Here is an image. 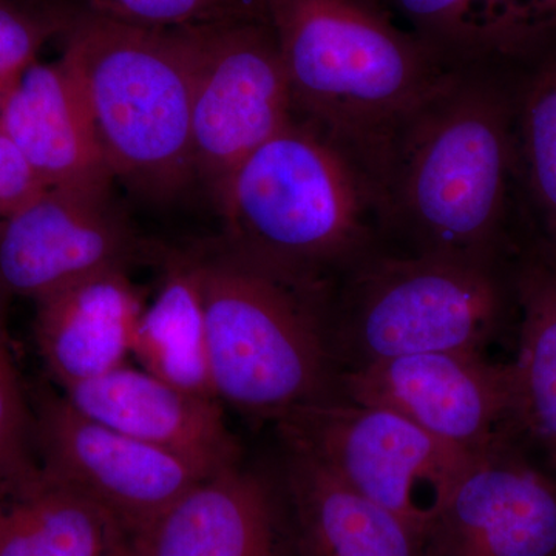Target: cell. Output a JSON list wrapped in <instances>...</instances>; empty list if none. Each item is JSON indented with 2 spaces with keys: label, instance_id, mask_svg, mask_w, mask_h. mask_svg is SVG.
Masks as SVG:
<instances>
[{
  "label": "cell",
  "instance_id": "6da1fadb",
  "mask_svg": "<svg viewBox=\"0 0 556 556\" xmlns=\"http://www.w3.org/2000/svg\"><path fill=\"white\" fill-rule=\"evenodd\" d=\"M515 109L481 60L404 121L372 169L383 248L501 268L518 175Z\"/></svg>",
  "mask_w": 556,
  "mask_h": 556
},
{
  "label": "cell",
  "instance_id": "7a4b0ae2",
  "mask_svg": "<svg viewBox=\"0 0 556 556\" xmlns=\"http://www.w3.org/2000/svg\"><path fill=\"white\" fill-rule=\"evenodd\" d=\"M291 90L308 121L372 169L394 131L460 65L399 27L378 0H265Z\"/></svg>",
  "mask_w": 556,
  "mask_h": 556
},
{
  "label": "cell",
  "instance_id": "3957f363",
  "mask_svg": "<svg viewBox=\"0 0 556 556\" xmlns=\"http://www.w3.org/2000/svg\"><path fill=\"white\" fill-rule=\"evenodd\" d=\"M214 203L230 247L328 287L383 247L367 167L298 116L239 164Z\"/></svg>",
  "mask_w": 556,
  "mask_h": 556
},
{
  "label": "cell",
  "instance_id": "277c9868",
  "mask_svg": "<svg viewBox=\"0 0 556 556\" xmlns=\"http://www.w3.org/2000/svg\"><path fill=\"white\" fill-rule=\"evenodd\" d=\"M195 252L218 401L278 422L342 399L329 328L332 287L283 273L223 239Z\"/></svg>",
  "mask_w": 556,
  "mask_h": 556
},
{
  "label": "cell",
  "instance_id": "5b68a950",
  "mask_svg": "<svg viewBox=\"0 0 556 556\" xmlns=\"http://www.w3.org/2000/svg\"><path fill=\"white\" fill-rule=\"evenodd\" d=\"M64 35L113 178L148 199L177 195L195 179L185 27H138L84 9Z\"/></svg>",
  "mask_w": 556,
  "mask_h": 556
},
{
  "label": "cell",
  "instance_id": "8992f818",
  "mask_svg": "<svg viewBox=\"0 0 556 556\" xmlns=\"http://www.w3.org/2000/svg\"><path fill=\"white\" fill-rule=\"evenodd\" d=\"M506 309L501 268L380 247L329 292L342 371L413 354L482 351Z\"/></svg>",
  "mask_w": 556,
  "mask_h": 556
},
{
  "label": "cell",
  "instance_id": "52a82bcc",
  "mask_svg": "<svg viewBox=\"0 0 556 556\" xmlns=\"http://www.w3.org/2000/svg\"><path fill=\"white\" fill-rule=\"evenodd\" d=\"M288 447L420 532L478 456L431 437L391 409L346 399L318 402L278 420ZM485 453V452H484Z\"/></svg>",
  "mask_w": 556,
  "mask_h": 556
},
{
  "label": "cell",
  "instance_id": "ba28073f",
  "mask_svg": "<svg viewBox=\"0 0 556 556\" xmlns=\"http://www.w3.org/2000/svg\"><path fill=\"white\" fill-rule=\"evenodd\" d=\"M192 56V156L212 200L239 164L294 118L268 16L185 27Z\"/></svg>",
  "mask_w": 556,
  "mask_h": 556
},
{
  "label": "cell",
  "instance_id": "9c48e42d",
  "mask_svg": "<svg viewBox=\"0 0 556 556\" xmlns=\"http://www.w3.org/2000/svg\"><path fill=\"white\" fill-rule=\"evenodd\" d=\"M340 390L346 401L391 409L473 455L507 441L515 428L510 365L492 364L482 351H437L345 369Z\"/></svg>",
  "mask_w": 556,
  "mask_h": 556
},
{
  "label": "cell",
  "instance_id": "30bf717a",
  "mask_svg": "<svg viewBox=\"0 0 556 556\" xmlns=\"http://www.w3.org/2000/svg\"><path fill=\"white\" fill-rule=\"evenodd\" d=\"M33 434L39 466L112 511L134 538L211 477L182 457L84 416L62 394L40 399Z\"/></svg>",
  "mask_w": 556,
  "mask_h": 556
},
{
  "label": "cell",
  "instance_id": "8fae6325",
  "mask_svg": "<svg viewBox=\"0 0 556 556\" xmlns=\"http://www.w3.org/2000/svg\"><path fill=\"white\" fill-rule=\"evenodd\" d=\"M112 188H47L0 222V299L36 300L109 269L137 252Z\"/></svg>",
  "mask_w": 556,
  "mask_h": 556
},
{
  "label": "cell",
  "instance_id": "7c38bea8",
  "mask_svg": "<svg viewBox=\"0 0 556 556\" xmlns=\"http://www.w3.org/2000/svg\"><path fill=\"white\" fill-rule=\"evenodd\" d=\"M422 556H556V479L500 442L427 527Z\"/></svg>",
  "mask_w": 556,
  "mask_h": 556
},
{
  "label": "cell",
  "instance_id": "4fadbf2b",
  "mask_svg": "<svg viewBox=\"0 0 556 556\" xmlns=\"http://www.w3.org/2000/svg\"><path fill=\"white\" fill-rule=\"evenodd\" d=\"M268 478L236 464L193 485L135 536L137 556H300Z\"/></svg>",
  "mask_w": 556,
  "mask_h": 556
},
{
  "label": "cell",
  "instance_id": "5bb4252c",
  "mask_svg": "<svg viewBox=\"0 0 556 556\" xmlns=\"http://www.w3.org/2000/svg\"><path fill=\"white\" fill-rule=\"evenodd\" d=\"M84 416L215 475L240 463L217 399L197 396L146 369L123 367L64 388Z\"/></svg>",
  "mask_w": 556,
  "mask_h": 556
},
{
  "label": "cell",
  "instance_id": "9a60e30c",
  "mask_svg": "<svg viewBox=\"0 0 556 556\" xmlns=\"http://www.w3.org/2000/svg\"><path fill=\"white\" fill-rule=\"evenodd\" d=\"M0 131L24 153L47 188H112L83 79L62 53L50 64L35 61L7 91Z\"/></svg>",
  "mask_w": 556,
  "mask_h": 556
},
{
  "label": "cell",
  "instance_id": "2e32d148",
  "mask_svg": "<svg viewBox=\"0 0 556 556\" xmlns=\"http://www.w3.org/2000/svg\"><path fill=\"white\" fill-rule=\"evenodd\" d=\"M35 339L61 390L126 365L144 308L127 269H109L36 300Z\"/></svg>",
  "mask_w": 556,
  "mask_h": 556
},
{
  "label": "cell",
  "instance_id": "e0dca14e",
  "mask_svg": "<svg viewBox=\"0 0 556 556\" xmlns=\"http://www.w3.org/2000/svg\"><path fill=\"white\" fill-rule=\"evenodd\" d=\"M287 495L300 556H422V532L288 447Z\"/></svg>",
  "mask_w": 556,
  "mask_h": 556
},
{
  "label": "cell",
  "instance_id": "ac0fdd59",
  "mask_svg": "<svg viewBox=\"0 0 556 556\" xmlns=\"http://www.w3.org/2000/svg\"><path fill=\"white\" fill-rule=\"evenodd\" d=\"M130 530L42 467L0 484V556H129Z\"/></svg>",
  "mask_w": 556,
  "mask_h": 556
},
{
  "label": "cell",
  "instance_id": "d6986e66",
  "mask_svg": "<svg viewBox=\"0 0 556 556\" xmlns=\"http://www.w3.org/2000/svg\"><path fill=\"white\" fill-rule=\"evenodd\" d=\"M155 298L135 329L131 356L156 378L217 399L208 364L206 311L197 252L169 254Z\"/></svg>",
  "mask_w": 556,
  "mask_h": 556
},
{
  "label": "cell",
  "instance_id": "ffe728a7",
  "mask_svg": "<svg viewBox=\"0 0 556 556\" xmlns=\"http://www.w3.org/2000/svg\"><path fill=\"white\" fill-rule=\"evenodd\" d=\"M521 311L518 356L510 364L515 428L556 475V258L527 262L515 278Z\"/></svg>",
  "mask_w": 556,
  "mask_h": 556
},
{
  "label": "cell",
  "instance_id": "44dd1931",
  "mask_svg": "<svg viewBox=\"0 0 556 556\" xmlns=\"http://www.w3.org/2000/svg\"><path fill=\"white\" fill-rule=\"evenodd\" d=\"M517 169L556 249V60L538 70L515 109Z\"/></svg>",
  "mask_w": 556,
  "mask_h": 556
},
{
  "label": "cell",
  "instance_id": "7402d4cb",
  "mask_svg": "<svg viewBox=\"0 0 556 556\" xmlns=\"http://www.w3.org/2000/svg\"><path fill=\"white\" fill-rule=\"evenodd\" d=\"M413 35L455 65L485 60L492 0H388Z\"/></svg>",
  "mask_w": 556,
  "mask_h": 556
},
{
  "label": "cell",
  "instance_id": "603a6c76",
  "mask_svg": "<svg viewBox=\"0 0 556 556\" xmlns=\"http://www.w3.org/2000/svg\"><path fill=\"white\" fill-rule=\"evenodd\" d=\"M100 16L148 28H182L268 16L265 0H83Z\"/></svg>",
  "mask_w": 556,
  "mask_h": 556
},
{
  "label": "cell",
  "instance_id": "cb8c5ba5",
  "mask_svg": "<svg viewBox=\"0 0 556 556\" xmlns=\"http://www.w3.org/2000/svg\"><path fill=\"white\" fill-rule=\"evenodd\" d=\"M9 305L0 299V484L16 481L39 467L33 415L25 402L7 328Z\"/></svg>",
  "mask_w": 556,
  "mask_h": 556
},
{
  "label": "cell",
  "instance_id": "d4e9b609",
  "mask_svg": "<svg viewBox=\"0 0 556 556\" xmlns=\"http://www.w3.org/2000/svg\"><path fill=\"white\" fill-rule=\"evenodd\" d=\"M73 13L42 16L0 0V83H14L36 61L43 43L67 30Z\"/></svg>",
  "mask_w": 556,
  "mask_h": 556
},
{
  "label": "cell",
  "instance_id": "484cf974",
  "mask_svg": "<svg viewBox=\"0 0 556 556\" xmlns=\"http://www.w3.org/2000/svg\"><path fill=\"white\" fill-rule=\"evenodd\" d=\"M46 189L24 153L0 131V222Z\"/></svg>",
  "mask_w": 556,
  "mask_h": 556
},
{
  "label": "cell",
  "instance_id": "4316f807",
  "mask_svg": "<svg viewBox=\"0 0 556 556\" xmlns=\"http://www.w3.org/2000/svg\"><path fill=\"white\" fill-rule=\"evenodd\" d=\"M556 20V0H492L486 20L490 51L504 46L519 31Z\"/></svg>",
  "mask_w": 556,
  "mask_h": 556
},
{
  "label": "cell",
  "instance_id": "83f0119b",
  "mask_svg": "<svg viewBox=\"0 0 556 556\" xmlns=\"http://www.w3.org/2000/svg\"><path fill=\"white\" fill-rule=\"evenodd\" d=\"M11 86H13V83H0V108H2L3 98H5Z\"/></svg>",
  "mask_w": 556,
  "mask_h": 556
},
{
  "label": "cell",
  "instance_id": "f1b7e54d",
  "mask_svg": "<svg viewBox=\"0 0 556 556\" xmlns=\"http://www.w3.org/2000/svg\"><path fill=\"white\" fill-rule=\"evenodd\" d=\"M129 556H137V554H135V551H134V554L129 555Z\"/></svg>",
  "mask_w": 556,
  "mask_h": 556
}]
</instances>
